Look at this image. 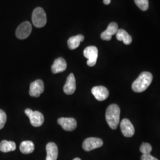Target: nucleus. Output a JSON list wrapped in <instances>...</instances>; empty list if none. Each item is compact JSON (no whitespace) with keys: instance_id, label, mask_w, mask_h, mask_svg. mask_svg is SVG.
Instances as JSON below:
<instances>
[{"instance_id":"obj_22","label":"nucleus","mask_w":160,"mask_h":160,"mask_svg":"<svg viewBox=\"0 0 160 160\" xmlns=\"http://www.w3.org/2000/svg\"><path fill=\"white\" fill-rule=\"evenodd\" d=\"M7 121V115L2 110H0V129H2L6 124Z\"/></svg>"},{"instance_id":"obj_11","label":"nucleus","mask_w":160,"mask_h":160,"mask_svg":"<svg viewBox=\"0 0 160 160\" xmlns=\"http://www.w3.org/2000/svg\"><path fill=\"white\" fill-rule=\"evenodd\" d=\"M92 94L98 101H104L109 97V92L104 86H96L92 90Z\"/></svg>"},{"instance_id":"obj_25","label":"nucleus","mask_w":160,"mask_h":160,"mask_svg":"<svg viewBox=\"0 0 160 160\" xmlns=\"http://www.w3.org/2000/svg\"><path fill=\"white\" fill-rule=\"evenodd\" d=\"M73 160H81L80 158H75V159H74Z\"/></svg>"},{"instance_id":"obj_14","label":"nucleus","mask_w":160,"mask_h":160,"mask_svg":"<svg viewBox=\"0 0 160 160\" xmlns=\"http://www.w3.org/2000/svg\"><path fill=\"white\" fill-rule=\"evenodd\" d=\"M67 67L66 61L62 58L56 59L52 65L51 69L53 74H57L64 71Z\"/></svg>"},{"instance_id":"obj_7","label":"nucleus","mask_w":160,"mask_h":160,"mask_svg":"<svg viewBox=\"0 0 160 160\" xmlns=\"http://www.w3.org/2000/svg\"><path fill=\"white\" fill-rule=\"evenodd\" d=\"M103 145V141L98 138H88L82 143V148L86 151H90L101 147Z\"/></svg>"},{"instance_id":"obj_24","label":"nucleus","mask_w":160,"mask_h":160,"mask_svg":"<svg viewBox=\"0 0 160 160\" xmlns=\"http://www.w3.org/2000/svg\"><path fill=\"white\" fill-rule=\"evenodd\" d=\"M111 2V0H103V2L106 5H109Z\"/></svg>"},{"instance_id":"obj_2","label":"nucleus","mask_w":160,"mask_h":160,"mask_svg":"<svg viewBox=\"0 0 160 160\" xmlns=\"http://www.w3.org/2000/svg\"><path fill=\"white\" fill-rule=\"evenodd\" d=\"M120 114V108L116 104H111L107 108L106 119L110 128L112 129H117L119 123Z\"/></svg>"},{"instance_id":"obj_4","label":"nucleus","mask_w":160,"mask_h":160,"mask_svg":"<svg viewBox=\"0 0 160 160\" xmlns=\"http://www.w3.org/2000/svg\"><path fill=\"white\" fill-rule=\"evenodd\" d=\"M25 113L29 117L30 123L34 127L42 126L43 123L44 117L40 112L27 109L25 110Z\"/></svg>"},{"instance_id":"obj_6","label":"nucleus","mask_w":160,"mask_h":160,"mask_svg":"<svg viewBox=\"0 0 160 160\" xmlns=\"http://www.w3.org/2000/svg\"><path fill=\"white\" fill-rule=\"evenodd\" d=\"M32 30V24L29 22H24L20 24L17 28L16 35L19 39H24L28 38Z\"/></svg>"},{"instance_id":"obj_1","label":"nucleus","mask_w":160,"mask_h":160,"mask_svg":"<svg viewBox=\"0 0 160 160\" xmlns=\"http://www.w3.org/2000/svg\"><path fill=\"white\" fill-rule=\"evenodd\" d=\"M153 77L149 72H142L139 75L137 79L135 80L132 85V88L133 92H141L145 91L152 82Z\"/></svg>"},{"instance_id":"obj_19","label":"nucleus","mask_w":160,"mask_h":160,"mask_svg":"<svg viewBox=\"0 0 160 160\" xmlns=\"http://www.w3.org/2000/svg\"><path fill=\"white\" fill-rule=\"evenodd\" d=\"M16 149V145L13 141L4 140L0 142V151L2 152L13 151Z\"/></svg>"},{"instance_id":"obj_5","label":"nucleus","mask_w":160,"mask_h":160,"mask_svg":"<svg viewBox=\"0 0 160 160\" xmlns=\"http://www.w3.org/2000/svg\"><path fill=\"white\" fill-rule=\"evenodd\" d=\"M84 55L88 59L87 63L89 67H94L97 62L98 49L96 46L87 47L84 51Z\"/></svg>"},{"instance_id":"obj_15","label":"nucleus","mask_w":160,"mask_h":160,"mask_svg":"<svg viewBox=\"0 0 160 160\" xmlns=\"http://www.w3.org/2000/svg\"><path fill=\"white\" fill-rule=\"evenodd\" d=\"M46 160H57L58 155V149L57 145L53 142H49L46 145Z\"/></svg>"},{"instance_id":"obj_12","label":"nucleus","mask_w":160,"mask_h":160,"mask_svg":"<svg viewBox=\"0 0 160 160\" xmlns=\"http://www.w3.org/2000/svg\"><path fill=\"white\" fill-rule=\"evenodd\" d=\"M118 30V25L115 22L110 23L107 29L104 31L101 34V38L103 40H111L112 36L116 34Z\"/></svg>"},{"instance_id":"obj_17","label":"nucleus","mask_w":160,"mask_h":160,"mask_svg":"<svg viewBox=\"0 0 160 160\" xmlns=\"http://www.w3.org/2000/svg\"><path fill=\"white\" fill-rule=\"evenodd\" d=\"M116 39L119 41H123L125 45H130L132 42L131 36L123 29H118L116 33Z\"/></svg>"},{"instance_id":"obj_20","label":"nucleus","mask_w":160,"mask_h":160,"mask_svg":"<svg viewBox=\"0 0 160 160\" xmlns=\"http://www.w3.org/2000/svg\"><path fill=\"white\" fill-rule=\"evenodd\" d=\"M135 2L142 11H147L148 9V0H135Z\"/></svg>"},{"instance_id":"obj_21","label":"nucleus","mask_w":160,"mask_h":160,"mask_svg":"<svg viewBox=\"0 0 160 160\" xmlns=\"http://www.w3.org/2000/svg\"><path fill=\"white\" fill-rule=\"evenodd\" d=\"M140 151L143 154H149L152 151V147L149 143L143 142L140 147Z\"/></svg>"},{"instance_id":"obj_3","label":"nucleus","mask_w":160,"mask_h":160,"mask_svg":"<svg viewBox=\"0 0 160 160\" xmlns=\"http://www.w3.org/2000/svg\"><path fill=\"white\" fill-rule=\"evenodd\" d=\"M32 20L35 27L38 28L44 27L47 22L46 14L44 10L41 7L35 8L32 13Z\"/></svg>"},{"instance_id":"obj_16","label":"nucleus","mask_w":160,"mask_h":160,"mask_svg":"<svg viewBox=\"0 0 160 160\" xmlns=\"http://www.w3.org/2000/svg\"><path fill=\"white\" fill-rule=\"evenodd\" d=\"M84 40V36L82 34L76 35L74 36L71 37L68 40V45L69 48L71 50H74L77 49L80 46L81 42Z\"/></svg>"},{"instance_id":"obj_9","label":"nucleus","mask_w":160,"mask_h":160,"mask_svg":"<svg viewBox=\"0 0 160 160\" xmlns=\"http://www.w3.org/2000/svg\"><path fill=\"white\" fill-rule=\"evenodd\" d=\"M58 123L63 129L67 131H74L77 126V121L71 118H61L58 119Z\"/></svg>"},{"instance_id":"obj_13","label":"nucleus","mask_w":160,"mask_h":160,"mask_svg":"<svg viewBox=\"0 0 160 160\" xmlns=\"http://www.w3.org/2000/svg\"><path fill=\"white\" fill-rule=\"evenodd\" d=\"M76 90V81L74 75L72 73L69 75L65 84L63 86V92L68 95L74 93Z\"/></svg>"},{"instance_id":"obj_8","label":"nucleus","mask_w":160,"mask_h":160,"mask_svg":"<svg viewBox=\"0 0 160 160\" xmlns=\"http://www.w3.org/2000/svg\"><path fill=\"white\" fill-rule=\"evenodd\" d=\"M45 89L42 80H37L30 84L29 94L32 97H39Z\"/></svg>"},{"instance_id":"obj_23","label":"nucleus","mask_w":160,"mask_h":160,"mask_svg":"<svg viewBox=\"0 0 160 160\" xmlns=\"http://www.w3.org/2000/svg\"><path fill=\"white\" fill-rule=\"evenodd\" d=\"M141 160H158L155 157H154L151 154H142L141 157Z\"/></svg>"},{"instance_id":"obj_18","label":"nucleus","mask_w":160,"mask_h":160,"mask_svg":"<svg viewBox=\"0 0 160 160\" xmlns=\"http://www.w3.org/2000/svg\"><path fill=\"white\" fill-rule=\"evenodd\" d=\"M34 145L33 142L30 141H23L20 145V151L24 154H29L34 151Z\"/></svg>"},{"instance_id":"obj_10","label":"nucleus","mask_w":160,"mask_h":160,"mask_svg":"<svg viewBox=\"0 0 160 160\" xmlns=\"http://www.w3.org/2000/svg\"><path fill=\"white\" fill-rule=\"evenodd\" d=\"M120 129L122 134L126 137L130 138L135 133V128L131 121L128 119H123L120 123Z\"/></svg>"}]
</instances>
